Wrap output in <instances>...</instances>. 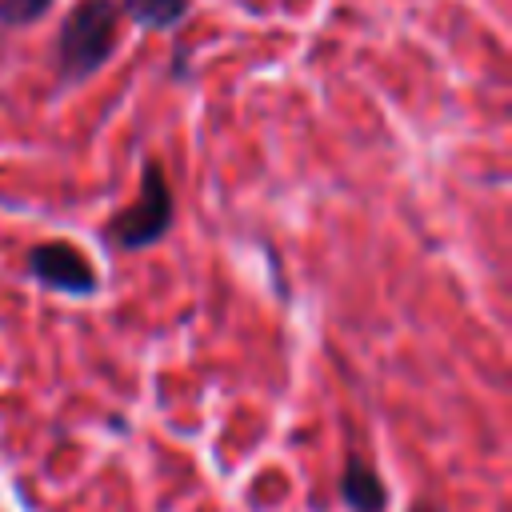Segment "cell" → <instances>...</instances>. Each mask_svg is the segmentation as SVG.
I'll use <instances>...</instances> for the list:
<instances>
[{"instance_id": "obj_1", "label": "cell", "mask_w": 512, "mask_h": 512, "mask_svg": "<svg viewBox=\"0 0 512 512\" xmlns=\"http://www.w3.org/2000/svg\"><path fill=\"white\" fill-rule=\"evenodd\" d=\"M116 20L120 12L112 0H80L64 16V28L52 48L56 80L64 88L84 84L88 76H96L100 64H108V56L116 52Z\"/></svg>"}, {"instance_id": "obj_2", "label": "cell", "mask_w": 512, "mask_h": 512, "mask_svg": "<svg viewBox=\"0 0 512 512\" xmlns=\"http://www.w3.org/2000/svg\"><path fill=\"white\" fill-rule=\"evenodd\" d=\"M172 188H168V172L160 160H148L144 164V176H140V196L136 204H128L124 212L112 216L108 224V236L120 244V248H148L156 244L168 228H172Z\"/></svg>"}, {"instance_id": "obj_3", "label": "cell", "mask_w": 512, "mask_h": 512, "mask_svg": "<svg viewBox=\"0 0 512 512\" xmlns=\"http://www.w3.org/2000/svg\"><path fill=\"white\" fill-rule=\"evenodd\" d=\"M28 272L40 284L68 292V296H92L96 292V268L88 264V256L76 244H64V240L36 244L28 252Z\"/></svg>"}, {"instance_id": "obj_4", "label": "cell", "mask_w": 512, "mask_h": 512, "mask_svg": "<svg viewBox=\"0 0 512 512\" xmlns=\"http://www.w3.org/2000/svg\"><path fill=\"white\" fill-rule=\"evenodd\" d=\"M340 500L348 504V512H384L388 488L372 464H364L360 456H348V464L340 472Z\"/></svg>"}, {"instance_id": "obj_5", "label": "cell", "mask_w": 512, "mask_h": 512, "mask_svg": "<svg viewBox=\"0 0 512 512\" xmlns=\"http://www.w3.org/2000/svg\"><path fill=\"white\" fill-rule=\"evenodd\" d=\"M120 16H128L140 28H176L188 16V0H120L116 4Z\"/></svg>"}, {"instance_id": "obj_6", "label": "cell", "mask_w": 512, "mask_h": 512, "mask_svg": "<svg viewBox=\"0 0 512 512\" xmlns=\"http://www.w3.org/2000/svg\"><path fill=\"white\" fill-rule=\"evenodd\" d=\"M48 8H52V0H0V28H28Z\"/></svg>"}, {"instance_id": "obj_7", "label": "cell", "mask_w": 512, "mask_h": 512, "mask_svg": "<svg viewBox=\"0 0 512 512\" xmlns=\"http://www.w3.org/2000/svg\"><path fill=\"white\" fill-rule=\"evenodd\" d=\"M408 512H436V508H428V504H416V508H408Z\"/></svg>"}]
</instances>
